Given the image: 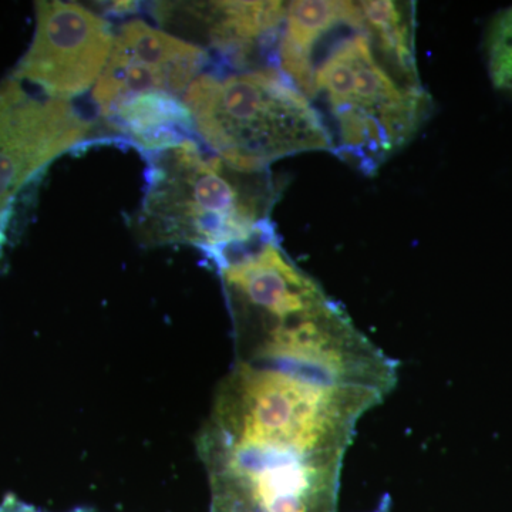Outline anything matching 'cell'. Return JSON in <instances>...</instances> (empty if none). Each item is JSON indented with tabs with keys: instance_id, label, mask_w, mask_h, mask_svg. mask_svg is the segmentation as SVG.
Masks as SVG:
<instances>
[{
	"instance_id": "6da1fadb",
	"label": "cell",
	"mask_w": 512,
	"mask_h": 512,
	"mask_svg": "<svg viewBox=\"0 0 512 512\" xmlns=\"http://www.w3.org/2000/svg\"><path fill=\"white\" fill-rule=\"evenodd\" d=\"M276 64L315 107L330 151L366 175L413 140L433 107L416 60L380 42L359 2L288 3Z\"/></svg>"
},
{
	"instance_id": "7a4b0ae2",
	"label": "cell",
	"mask_w": 512,
	"mask_h": 512,
	"mask_svg": "<svg viewBox=\"0 0 512 512\" xmlns=\"http://www.w3.org/2000/svg\"><path fill=\"white\" fill-rule=\"evenodd\" d=\"M387 394L285 367L235 363L197 447L215 460L342 463L357 421Z\"/></svg>"
},
{
	"instance_id": "3957f363",
	"label": "cell",
	"mask_w": 512,
	"mask_h": 512,
	"mask_svg": "<svg viewBox=\"0 0 512 512\" xmlns=\"http://www.w3.org/2000/svg\"><path fill=\"white\" fill-rule=\"evenodd\" d=\"M147 187L134 232L147 245H188L220 268L275 237L278 185L269 170L244 171L188 138L147 153Z\"/></svg>"
},
{
	"instance_id": "277c9868",
	"label": "cell",
	"mask_w": 512,
	"mask_h": 512,
	"mask_svg": "<svg viewBox=\"0 0 512 512\" xmlns=\"http://www.w3.org/2000/svg\"><path fill=\"white\" fill-rule=\"evenodd\" d=\"M183 101L195 137L239 170L264 171L282 158L330 151L315 107L275 67H212L192 82Z\"/></svg>"
},
{
	"instance_id": "5b68a950",
	"label": "cell",
	"mask_w": 512,
	"mask_h": 512,
	"mask_svg": "<svg viewBox=\"0 0 512 512\" xmlns=\"http://www.w3.org/2000/svg\"><path fill=\"white\" fill-rule=\"evenodd\" d=\"M92 131L93 121L70 101L30 90L13 76L0 82V256L20 192Z\"/></svg>"
},
{
	"instance_id": "8992f818",
	"label": "cell",
	"mask_w": 512,
	"mask_h": 512,
	"mask_svg": "<svg viewBox=\"0 0 512 512\" xmlns=\"http://www.w3.org/2000/svg\"><path fill=\"white\" fill-rule=\"evenodd\" d=\"M35 10V36L13 77L55 99L89 92L113 47L109 20L74 2H36Z\"/></svg>"
},
{
	"instance_id": "52a82bcc",
	"label": "cell",
	"mask_w": 512,
	"mask_h": 512,
	"mask_svg": "<svg viewBox=\"0 0 512 512\" xmlns=\"http://www.w3.org/2000/svg\"><path fill=\"white\" fill-rule=\"evenodd\" d=\"M208 66H212V57L207 50L143 19H130L114 32L93 101L104 120L128 101L148 94L184 99L188 87Z\"/></svg>"
},
{
	"instance_id": "ba28073f",
	"label": "cell",
	"mask_w": 512,
	"mask_h": 512,
	"mask_svg": "<svg viewBox=\"0 0 512 512\" xmlns=\"http://www.w3.org/2000/svg\"><path fill=\"white\" fill-rule=\"evenodd\" d=\"M285 2H160L151 8L165 28L204 43L212 67L261 69L256 60L276 64L284 28Z\"/></svg>"
},
{
	"instance_id": "9c48e42d",
	"label": "cell",
	"mask_w": 512,
	"mask_h": 512,
	"mask_svg": "<svg viewBox=\"0 0 512 512\" xmlns=\"http://www.w3.org/2000/svg\"><path fill=\"white\" fill-rule=\"evenodd\" d=\"M227 512H336L342 463L217 460L204 464Z\"/></svg>"
},
{
	"instance_id": "30bf717a",
	"label": "cell",
	"mask_w": 512,
	"mask_h": 512,
	"mask_svg": "<svg viewBox=\"0 0 512 512\" xmlns=\"http://www.w3.org/2000/svg\"><path fill=\"white\" fill-rule=\"evenodd\" d=\"M484 50L493 86L512 97V6L491 20L485 33Z\"/></svg>"
},
{
	"instance_id": "8fae6325",
	"label": "cell",
	"mask_w": 512,
	"mask_h": 512,
	"mask_svg": "<svg viewBox=\"0 0 512 512\" xmlns=\"http://www.w3.org/2000/svg\"><path fill=\"white\" fill-rule=\"evenodd\" d=\"M109 12L111 15L128 16L136 13L138 5L136 2H113L110 3Z\"/></svg>"
},
{
	"instance_id": "7c38bea8",
	"label": "cell",
	"mask_w": 512,
	"mask_h": 512,
	"mask_svg": "<svg viewBox=\"0 0 512 512\" xmlns=\"http://www.w3.org/2000/svg\"><path fill=\"white\" fill-rule=\"evenodd\" d=\"M15 512H45L37 510V508L32 507V505H28L19 501L18 498H15ZM74 512H84V511H74Z\"/></svg>"
},
{
	"instance_id": "4fadbf2b",
	"label": "cell",
	"mask_w": 512,
	"mask_h": 512,
	"mask_svg": "<svg viewBox=\"0 0 512 512\" xmlns=\"http://www.w3.org/2000/svg\"><path fill=\"white\" fill-rule=\"evenodd\" d=\"M13 503H15V497H12V495H10V497L8 498H5V500H3V503L0 504V512H15V508H13Z\"/></svg>"
}]
</instances>
